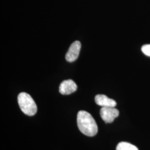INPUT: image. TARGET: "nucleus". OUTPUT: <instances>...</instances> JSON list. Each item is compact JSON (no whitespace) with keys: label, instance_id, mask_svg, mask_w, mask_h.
<instances>
[{"label":"nucleus","instance_id":"nucleus-1","mask_svg":"<svg viewBox=\"0 0 150 150\" xmlns=\"http://www.w3.org/2000/svg\"><path fill=\"white\" fill-rule=\"evenodd\" d=\"M77 122L79 129L83 134L89 137L97 134L98 127L95 119L90 113L85 111H80L77 113Z\"/></svg>","mask_w":150,"mask_h":150},{"label":"nucleus","instance_id":"nucleus-2","mask_svg":"<svg viewBox=\"0 0 150 150\" xmlns=\"http://www.w3.org/2000/svg\"><path fill=\"white\" fill-rule=\"evenodd\" d=\"M17 100L22 111L25 115L32 116L37 112V105L29 94L26 92L20 93L18 96Z\"/></svg>","mask_w":150,"mask_h":150},{"label":"nucleus","instance_id":"nucleus-3","mask_svg":"<svg viewBox=\"0 0 150 150\" xmlns=\"http://www.w3.org/2000/svg\"><path fill=\"white\" fill-rule=\"evenodd\" d=\"M118 115L119 111L115 107H102L100 110V116L106 123H112Z\"/></svg>","mask_w":150,"mask_h":150},{"label":"nucleus","instance_id":"nucleus-4","mask_svg":"<svg viewBox=\"0 0 150 150\" xmlns=\"http://www.w3.org/2000/svg\"><path fill=\"white\" fill-rule=\"evenodd\" d=\"M81 44L80 41H76L71 44L66 54V59L69 62H72L79 57Z\"/></svg>","mask_w":150,"mask_h":150},{"label":"nucleus","instance_id":"nucleus-5","mask_svg":"<svg viewBox=\"0 0 150 150\" xmlns=\"http://www.w3.org/2000/svg\"><path fill=\"white\" fill-rule=\"evenodd\" d=\"M77 86L75 82L72 80H64L61 82L59 87V92L61 94L67 95L76 91Z\"/></svg>","mask_w":150,"mask_h":150},{"label":"nucleus","instance_id":"nucleus-6","mask_svg":"<svg viewBox=\"0 0 150 150\" xmlns=\"http://www.w3.org/2000/svg\"><path fill=\"white\" fill-rule=\"evenodd\" d=\"M95 101L97 105L102 107H115L117 105L114 100L108 98L105 95H97L95 96Z\"/></svg>","mask_w":150,"mask_h":150},{"label":"nucleus","instance_id":"nucleus-7","mask_svg":"<svg viewBox=\"0 0 150 150\" xmlns=\"http://www.w3.org/2000/svg\"><path fill=\"white\" fill-rule=\"evenodd\" d=\"M116 150H139L137 147L126 142H121L116 147Z\"/></svg>","mask_w":150,"mask_h":150},{"label":"nucleus","instance_id":"nucleus-8","mask_svg":"<svg viewBox=\"0 0 150 150\" xmlns=\"http://www.w3.org/2000/svg\"><path fill=\"white\" fill-rule=\"evenodd\" d=\"M142 52L147 56L150 57V45H145L141 47Z\"/></svg>","mask_w":150,"mask_h":150}]
</instances>
